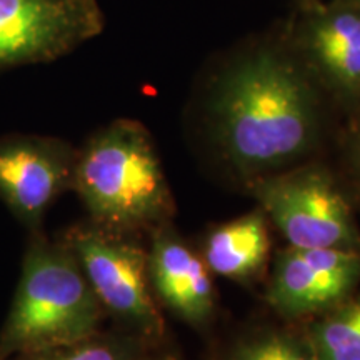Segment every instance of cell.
<instances>
[{"mask_svg": "<svg viewBox=\"0 0 360 360\" xmlns=\"http://www.w3.org/2000/svg\"><path fill=\"white\" fill-rule=\"evenodd\" d=\"M309 342L321 360H360V290L321 314L309 328Z\"/></svg>", "mask_w": 360, "mask_h": 360, "instance_id": "12", "label": "cell"}, {"mask_svg": "<svg viewBox=\"0 0 360 360\" xmlns=\"http://www.w3.org/2000/svg\"><path fill=\"white\" fill-rule=\"evenodd\" d=\"M135 345L127 339L94 334L87 339L19 355L17 360H134Z\"/></svg>", "mask_w": 360, "mask_h": 360, "instance_id": "13", "label": "cell"}, {"mask_svg": "<svg viewBox=\"0 0 360 360\" xmlns=\"http://www.w3.org/2000/svg\"><path fill=\"white\" fill-rule=\"evenodd\" d=\"M103 309L67 244L32 233L12 307L0 332V360L97 334Z\"/></svg>", "mask_w": 360, "mask_h": 360, "instance_id": "3", "label": "cell"}, {"mask_svg": "<svg viewBox=\"0 0 360 360\" xmlns=\"http://www.w3.org/2000/svg\"><path fill=\"white\" fill-rule=\"evenodd\" d=\"M344 2H350V4H355V6H360V0H344Z\"/></svg>", "mask_w": 360, "mask_h": 360, "instance_id": "16", "label": "cell"}, {"mask_svg": "<svg viewBox=\"0 0 360 360\" xmlns=\"http://www.w3.org/2000/svg\"><path fill=\"white\" fill-rule=\"evenodd\" d=\"M250 191L290 247L360 250L352 207L322 165H302L254 179Z\"/></svg>", "mask_w": 360, "mask_h": 360, "instance_id": "4", "label": "cell"}, {"mask_svg": "<svg viewBox=\"0 0 360 360\" xmlns=\"http://www.w3.org/2000/svg\"><path fill=\"white\" fill-rule=\"evenodd\" d=\"M349 125L345 132V157L355 188L360 195V109L347 117Z\"/></svg>", "mask_w": 360, "mask_h": 360, "instance_id": "15", "label": "cell"}, {"mask_svg": "<svg viewBox=\"0 0 360 360\" xmlns=\"http://www.w3.org/2000/svg\"><path fill=\"white\" fill-rule=\"evenodd\" d=\"M148 252L150 287L165 307L191 326H204L214 314L210 270L172 229H155Z\"/></svg>", "mask_w": 360, "mask_h": 360, "instance_id": "10", "label": "cell"}, {"mask_svg": "<svg viewBox=\"0 0 360 360\" xmlns=\"http://www.w3.org/2000/svg\"><path fill=\"white\" fill-rule=\"evenodd\" d=\"M199 110L220 157L254 180L315 154L335 109L274 24L220 53L202 85Z\"/></svg>", "mask_w": 360, "mask_h": 360, "instance_id": "1", "label": "cell"}, {"mask_svg": "<svg viewBox=\"0 0 360 360\" xmlns=\"http://www.w3.org/2000/svg\"><path fill=\"white\" fill-rule=\"evenodd\" d=\"M283 37L337 112L360 109V6L344 0H294Z\"/></svg>", "mask_w": 360, "mask_h": 360, "instance_id": "5", "label": "cell"}, {"mask_svg": "<svg viewBox=\"0 0 360 360\" xmlns=\"http://www.w3.org/2000/svg\"><path fill=\"white\" fill-rule=\"evenodd\" d=\"M360 283V250H282L276 260L267 300L285 317L323 314L349 299Z\"/></svg>", "mask_w": 360, "mask_h": 360, "instance_id": "9", "label": "cell"}, {"mask_svg": "<svg viewBox=\"0 0 360 360\" xmlns=\"http://www.w3.org/2000/svg\"><path fill=\"white\" fill-rule=\"evenodd\" d=\"M77 150L47 135L0 137V199L35 233L60 193L72 186Z\"/></svg>", "mask_w": 360, "mask_h": 360, "instance_id": "8", "label": "cell"}, {"mask_svg": "<svg viewBox=\"0 0 360 360\" xmlns=\"http://www.w3.org/2000/svg\"><path fill=\"white\" fill-rule=\"evenodd\" d=\"M231 360H321L309 339L300 340L285 332H264L242 340Z\"/></svg>", "mask_w": 360, "mask_h": 360, "instance_id": "14", "label": "cell"}, {"mask_svg": "<svg viewBox=\"0 0 360 360\" xmlns=\"http://www.w3.org/2000/svg\"><path fill=\"white\" fill-rule=\"evenodd\" d=\"M267 215L254 210L215 227L205 238L202 259L210 272L233 281H250L269 260Z\"/></svg>", "mask_w": 360, "mask_h": 360, "instance_id": "11", "label": "cell"}, {"mask_svg": "<svg viewBox=\"0 0 360 360\" xmlns=\"http://www.w3.org/2000/svg\"><path fill=\"white\" fill-rule=\"evenodd\" d=\"M70 191L94 224L124 233L155 231L174 209L152 135L132 119L98 129L77 150Z\"/></svg>", "mask_w": 360, "mask_h": 360, "instance_id": "2", "label": "cell"}, {"mask_svg": "<svg viewBox=\"0 0 360 360\" xmlns=\"http://www.w3.org/2000/svg\"><path fill=\"white\" fill-rule=\"evenodd\" d=\"M103 27L97 0H0V72L57 60Z\"/></svg>", "mask_w": 360, "mask_h": 360, "instance_id": "7", "label": "cell"}, {"mask_svg": "<svg viewBox=\"0 0 360 360\" xmlns=\"http://www.w3.org/2000/svg\"><path fill=\"white\" fill-rule=\"evenodd\" d=\"M65 244L103 312L141 335L160 334L164 322L150 292L148 254L129 233L79 225L67 233Z\"/></svg>", "mask_w": 360, "mask_h": 360, "instance_id": "6", "label": "cell"}]
</instances>
